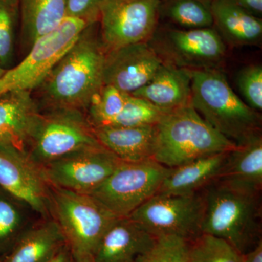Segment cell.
Here are the masks:
<instances>
[{"mask_svg": "<svg viewBox=\"0 0 262 262\" xmlns=\"http://www.w3.org/2000/svg\"><path fill=\"white\" fill-rule=\"evenodd\" d=\"M101 146L85 113L50 110L41 112L27 153L41 167L81 150Z\"/></svg>", "mask_w": 262, "mask_h": 262, "instance_id": "cell-6", "label": "cell"}, {"mask_svg": "<svg viewBox=\"0 0 262 262\" xmlns=\"http://www.w3.org/2000/svg\"><path fill=\"white\" fill-rule=\"evenodd\" d=\"M189 71L191 105L212 127L237 145L261 134V115L236 95L223 73Z\"/></svg>", "mask_w": 262, "mask_h": 262, "instance_id": "cell-2", "label": "cell"}, {"mask_svg": "<svg viewBox=\"0 0 262 262\" xmlns=\"http://www.w3.org/2000/svg\"><path fill=\"white\" fill-rule=\"evenodd\" d=\"M189 262H246L245 255L225 239L202 233L189 241Z\"/></svg>", "mask_w": 262, "mask_h": 262, "instance_id": "cell-24", "label": "cell"}, {"mask_svg": "<svg viewBox=\"0 0 262 262\" xmlns=\"http://www.w3.org/2000/svg\"><path fill=\"white\" fill-rule=\"evenodd\" d=\"M147 43L163 63L187 70L216 69L227 51L220 34L211 27L156 29Z\"/></svg>", "mask_w": 262, "mask_h": 262, "instance_id": "cell-10", "label": "cell"}, {"mask_svg": "<svg viewBox=\"0 0 262 262\" xmlns=\"http://www.w3.org/2000/svg\"><path fill=\"white\" fill-rule=\"evenodd\" d=\"M105 0H68L67 16L97 22Z\"/></svg>", "mask_w": 262, "mask_h": 262, "instance_id": "cell-32", "label": "cell"}, {"mask_svg": "<svg viewBox=\"0 0 262 262\" xmlns=\"http://www.w3.org/2000/svg\"><path fill=\"white\" fill-rule=\"evenodd\" d=\"M235 2L251 14L261 13L262 0H235Z\"/></svg>", "mask_w": 262, "mask_h": 262, "instance_id": "cell-33", "label": "cell"}, {"mask_svg": "<svg viewBox=\"0 0 262 262\" xmlns=\"http://www.w3.org/2000/svg\"><path fill=\"white\" fill-rule=\"evenodd\" d=\"M163 63L147 42L117 48L106 53L103 84L131 94L145 85Z\"/></svg>", "mask_w": 262, "mask_h": 262, "instance_id": "cell-14", "label": "cell"}, {"mask_svg": "<svg viewBox=\"0 0 262 262\" xmlns=\"http://www.w3.org/2000/svg\"><path fill=\"white\" fill-rule=\"evenodd\" d=\"M229 151L210 155L170 168L157 194L189 195L201 192L218 180Z\"/></svg>", "mask_w": 262, "mask_h": 262, "instance_id": "cell-19", "label": "cell"}, {"mask_svg": "<svg viewBox=\"0 0 262 262\" xmlns=\"http://www.w3.org/2000/svg\"><path fill=\"white\" fill-rule=\"evenodd\" d=\"M170 168L150 159L121 162L90 195L118 218L128 217L155 195Z\"/></svg>", "mask_w": 262, "mask_h": 262, "instance_id": "cell-8", "label": "cell"}, {"mask_svg": "<svg viewBox=\"0 0 262 262\" xmlns=\"http://www.w3.org/2000/svg\"><path fill=\"white\" fill-rule=\"evenodd\" d=\"M204 211L203 190L189 195L156 194L128 217L155 237L176 236L190 241L202 234Z\"/></svg>", "mask_w": 262, "mask_h": 262, "instance_id": "cell-9", "label": "cell"}, {"mask_svg": "<svg viewBox=\"0 0 262 262\" xmlns=\"http://www.w3.org/2000/svg\"><path fill=\"white\" fill-rule=\"evenodd\" d=\"M50 213L64 236L75 262H92L116 215L89 194L50 187Z\"/></svg>", "mask_w": 262, "mask_h": 262, "instance_id": "cell-5", "label": "cell"}, {"mask_svg": "<svg viewBox=\"0 0 262 262\" xmlns=\"http://www.w3.org/2000/svg\"><path fill=\"white\" fill-rule=\"evenodd\" d=\"M46 262H75L70 248L66 245L51 259Z\"/></svg>", "mask_w": 262, "mask_h": 262, "instance_id": "cell-34", "label": "cell"}, {"mask_svg": "<svg viewBox=\"0 0 262 262\" xmlns=\"http://www.w3.org/2000/svg\"><path fill=\"white\" fill-rule=\"evenodd\" d=\"M17 9L0 0V64L5 70L13 67L15 59Z\"/></svg>", "mask_w": 262, "mask_h": 262, "instance_id": "cell-29", "label": "cell"}, {"mask_svg": "<svg viewBox=\"0 0 262 262\" xmlns=\"http://www.w3.org/2000/svg\"><path fill=\"white\" fill-rule=\"evenodd\" d=\"M128 96L113 86L104 84L86 113L90 123L94 127L107 126L121 113Z\"/></svg>", "mask_w": 262, "mask_h": 262, "instance_id": "cell-25", "label": "cell"}, {"mask_svg": "<svg viewBox=\"0 0 262 262\" xmlns=\"http://www.w3.org/2000/svg\"><path fill=\"white\" fill-rule=\"evenodd\" d=\"M103 146L81 150L39 167L50 187L90 194L121 163Z\"/></svg>", "mask_w": 262, "mask_h": 262, "instance_id": "cell-12", "label": "cell"}, {"mask_svg": "<svg viewBox=\"0 0 262 262\" xmlns=\"http://www.w3.org/2000/svg\"><path fill=\"white\" fill-rule=\"evenodd\" d=\"M98 24H91L82 31L32 93L41 112L69 110L86 114L102 89L106 53Z\"/></svg>", "mask_w": 262, "mask_h": 262, "instance_id": "cell-1", "label": "cell"}, {"mask_svg": "<svg viewBox=\"0 0 262 262\" xmlns=\"http://www.w3.org/2000/svg\"><path fill=\"white\" fill-rule=\"evenodd\" d=\"M210 9L221 37L231 46H250L261 40V19L239 6L235 0H211Z\"/></svg>", "mask_w": 262, "mask_h": 262, "instance_id": "cell-21", "label": "cell"}, {"mask_svg": "<svg viewBox=\"0 0 262 262\" xmlns=\"http://www.w3.org/2000/svg\"><path fill=\"white\" fill-rule=\"evenodd\" d=\"M246 262H262V241L245 255Z\"/></svg>", "mask_w": 262, "mask_h": 262, "instance_id": "cell-35", "label": "cell"}, {"mask_svg": "<svg viewBox=\"0 0 262 262\" xmlns=\"http://www.w3.org/2000/svg\"><path fill=\"white\" fill-rule=\"evenodd\" d=\"M156 237L129 217L117 218L104 234L94 262H135L154 244Z\"/></svg>", "mask_w": 262, "mask_h": 262, "instance_id": "cell-16", "label": "cell"}, {"mask_svg": "<svg viewBox=\"0 0 262 262\" xmlns=\"http://www.w3.org/2000/svg\"><path fill=\"white\" fill-rule=\"evenodd\" d=\"M8 2L10 5H13V6L18 7V0H5Z\"/></svg>", "mask_w": 262, "mask_h": 262, "instance_id": "cell-36", "label": "cell"}, {"mask_svg": "<svg viewBox=\"0 0 262 262\" xmlns=\"http://www.w3.org/2000/svg\"><path fill=\"white\" fill-rule=\"evenodd\" d=\"M203 193L202 233L225 239L244 255L262 241L261 194L241 192L218 182Z\"/></svg>", "mask_w": 262, "mask_h": 262, "instance_id": "cell-4", "label": "cell"}, {"mask_svg": "<svg viewBox=\"0 0 262 262\" xmlns=\"http://www.w3.org/2000/svg\"><path fill=\"white\" fill-rule=\"evenodd\" d=\"M40 113L29 91H15L1 96L0 146L27 153Z\"/></svg>", "mask_w": 262, "mask_h": 262, "instance_id": "cell-15", "label": "cell"}, {"mask_svg": "<svg viewBox=\"0 0 262 262\" xmlns=\"http://www.w3.org/2000/svg\"><path fill=\"white\" fill-rule=\"evenodd\" d=\"M100 144L122 162L153 159L156 144L155 125L94 127Z\"/></svg>", "mask_w": 262, "mask_h": 262, "instance_id": "cell-20", "label": "cell"}, {"mask_svg": "<svg viewBox=\"0 0 262 262\" xmlns=\"http://www.w3.org/2000/svg\"><path fill=\"white\" fill-rule=\"evenodd\" d=\"M94 23L87 19L67 16L53 32L36 41L18 64L5 72L0 78V97L15 91L32 93L82 31Z\"/></svg>", "mask_w": 262, "mask_h": 262, "instance_id": "cell-7", "label": "cell"}, {"mask_svg": "<svg viewBox=\"0 0 262 262\" xmlns=\"http://www.w3.org/2000/svg\"><path fill=\"white\" fill-rule=\"evenodd\" d=\"M165 13L174 23L188 29L208 28L213 25L210 5L203 0H171Z\"/></svg>", "mask_w": 262, "mask_h": 262, "instance_id": "cell-26", "label": "cell"}, {"mask_svg": "<svg viewBox=\"0 0 262 262\" xmlns=\"http://www.w3.org/2000/svg\"><path fill=\"white\" fill-rule=\"evenodd\" d=\"M160 11V0H105L98 30L106 53L147 42L156 30Z\"/></svg>", "mask_w": 262, "mask_h": 262, "instance_id": "cell-11", "label": "cell"}, {"mask_svg": "<svg viewBox=\"0 0 262 262\" xmlns=\"http://www.w3.org/2000/svg\"><path fill=\"white\" fill-rule=\"evenodd\" d=\"M237 83L246 103L255 111L262 110V68L250 65L239 72Z\"/></svg>", "mask_w": 262, "mask_h": 262, "instance_id": "cell-30", "label": "cell"}, {"mask_svg": "<svg viewBox=\"0 0 262 262\" xmlns=\"http://www.w3.org/2000/svg\"><path fill=\"white\" fill-rule=\"evenodd\" d=\"M7 70H5L4 68H3V67H2V65L0 64V78H1L2 77H3V75H4V74L5 73V72H6Z\"/></svg>", "mask_w": 262, "mask_h": 262, "instance_id": "cell-37", "label": "cell"}, {"mask_svg": "<svg viewBox=\"0 0 262 262\" xmlns=\"http://www.w3.org/2000/svg\"><path fill=\"white\" fill-rule=\"evenodd\" d=\"M0 187L34 211L49 214V184L27 153L0 146Z\"/></svg>", "mask_w": 262, "mask_h": 262, "instance_id": "cell-13", "label": "cell"}, {"mask_svg": "<svg viewBox=\"0 0 262 262\" xmlns=\"http://www.w3.org/2000/svg\"><path fill=\"white\" fill-rule=\"evenodd\" d=\"M135 262H189V241L176 236L156 237L153 246Z\"/></svg>", "mask_w": 262, "mask_h": 262, "instance_id": "cell-28", "label": "cell"}, {"mask_svg": "<svg viewBox=\"0 0 262 262\" xmlns=\"http://www.w3.org/2000/svg\"><path fill=\"white\" fill-rule=\"evenodd\" d=\"M92 262H94V261H92Z\"/></svg>", "mask_w": 262, "mask_h": 262, "instance_id": "cell-38", "label": "cell"}, {"mask_svg": "<svg viewBox=\"0 0 262 262\" xmlns=\"http://www.w3.org/2000/svg\"><path fill=\"white\" fill-rule=\"evenodd\" d=\"M216 182L241 192L261 194V134L229 151Z\"/></svg>", "mask_w": 262, "mask_h": 262, "instance_id": "cell-17", "label": "cell"}, {"mask_svg": "<svg viewBox=\"0 0 262 262\" xmlns=\"http://www.w3.org/2000/svg\"><path fill=\"white\" fill-rule=\"evenodd\" d=\"M23 222L18 207L0 196V246L9 242L19 232Z\"/></svg>", "mask_w": 262, "mask_h": 262, "instance_id": "cell-31", "label": "cell"}, {"mask_svg": "<svg viewBox=\"0 0 262 262\" xmlns=\"http://www.w3.org/2000/svg\"><path fill=\"white\" fill-rule=\"evenodd\" d=\"M164 113L146 100L129 94L121 113L107 126L155 125L160 121Z\"/></svg>", "mask_w": 262, "mask_h": 262, "instance_id": "cell-27", "label": "cell"}, {"mask_svg": "<svg viewBox=\"0 0 262 262\" xmlns=\"http://www.w3.org/2000/svg\"><path fill=\"white\" fill-rule=\"evenodd\" d=\"M66 245L56 221L48 220L20 234L3 262H46Z\"/></svg>", "mask_w": 262, "mask_h": 262, "instance_id": "cell-23", "label": "cell"}, {"mask_svg": "<svg viewBox=\"0 0 262 262\" xmlns=\"http://www.w3.org/2000/svg\"><path fill=\"white\" fill-rule=\"evenodd\" d=\"M68 0H18L20 47L25 55L39 38L53 32L67 16Z\"/></svg>", "mask_w": 262, "mask_h": 262, "instance_id": "cell-22", "label": "cell"}, {"mask_svg": "<svg viewBox=\"0 0 262 262\" xmlns=\"http://www.w3.org/2000/svg\"><path fill=\"white\" fill-rule=\"evenodd\" d=\"M154 105L163 113L190 103V71L163 63L154 77L131 94Z\"/></svg>", "mask_w": 262, "mask_h": 262, "instance_id": "cell-18", "label": "cell"}, {"mask_svg": "<svg viewBox=\"0 0 262 262\" xmlns=\"http://www.w3.org/2000/svg\"><path fill=\"white\" fill-rule=\"evenodd\" d=\"M156 127L153 160L169 168L233 150V141L212 127L191 103L163 114Z\"/></svg>", "mask_w": 262, "mask_h": 262, "instance_id": "cell-3", "label": "cell"}]
</instances>
